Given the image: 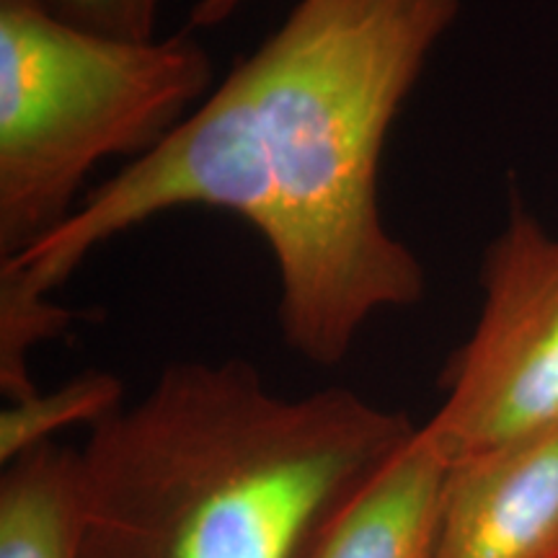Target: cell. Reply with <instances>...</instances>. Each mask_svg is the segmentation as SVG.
Wrapping results in <instances>:
<instances>
[{"label": "cell", "mask_w": 558, "mask_h": 558, "mask_svg": "<svg viewBox=\"0 0 558 558\" xmlns=\"http://www.w3.org/2000/svg\"><path fill=\"white\" fill-rule=\"evenodd\" d=\"M463 0H298L156 148L0 271L52 295L104 243L184 207L246 220L275 256L284 344L331 367L427 271L380 213L396 117Z\"/></svg>", "instance_id": "1"}, {"label": "cell", "mask_w": 558, "mask_h": 558, "mask_svg": "<svg viewBox=\"0 0 558 558\" xmlns=\"http://www.w3.org/2000/svg\"><path fill=\"white\" fill-rule=\"evenodd\" d=\"M414 432L349 388L284 399L246 360L173 362L81 450L83 558H300Z\"/></svg>", "instance_id": "2"}, {"label": "cell", "mask_w": 558, "mask_h": 558, "mask_svg": "<svg viewBox=\"0 0 558 558\" xmlns=\"http://www.w3.org/2000/svg\"><path fill=\"white\" fill-rule=\"evenodd\" d=\"M209 86L192 29L120 39L47 0H0V262L52 235L101 160L145 156Z\"/></svg>", "instance_id": "3"}, {"label": "cell", "mask_w": 558, "mask_h": 558, "mask_svg": "<svg viewBox=\"0 0 558 558\" xmlns=\"http://www.w3.org/2000/svg\"><path fill=\"white\" fill-rule=\"evenodd\" d=\"M478 282V320L424 424L450 465L558 427V233L514 205Z\"/></svg>", "instance_id": "4"}, {"label": "cell", "mask_w": 558, "mask_h": 558, "mask_svg": "<svg viewBox=\"0 0 558 558\" xmlns=\"http://www.w3.org/2000/svg\"><path fill=\"white\" fill-rule=\"evenodd\" d=\"M432 558H558V427L450 465Z\"/></svg>", "instance_id": "5"}, {"label": "cell", "mask_w": 558, "mask_h": 558, "mask_svg": "<svg viewBox=\"0 0 558 558\" xmlns=\"http://www.w3.org/2000/svg\"><path fill=\"white\" fill-rule=\"evenodd\" d=\"M450 460L416 427L326 514L300 558H432Z\"/></svg>", "instance_id": "6"}, {"label": "cell", "mask_w": 558, "mask_h": 558, "mask_svg": "<svg viewBox=\"0 0 558 558\" xmlns=\"http://www.w3.org/2000/svg\"><path fill=\"white\" fill-rule=\"evenodd\" d=\"M81 450L45 442L0 473V558H83Z\"/></svg>", "instance_id": "7"}, {"label": "cell", "mask_w": 558, "mask_h": 558, "mask_svg": "<svg viewBox=\"0 0 558 558\" xmlns=\"http://www.w3.org/2000/svg\"><path fill=\"white\" fill-rule=\"evenodd\" d=\"M124 407V386L117 375L88 369L54 390H37L29 399L9 401L0 411V463H11L24 452L75 424L94 429Z\"/></svg>", "instance_id": "8"}, {"label": "cell", "mask_w": 558, "mask_h": 558, "mask_svg": "<svg viewBox=\"0 0 558 558\" xmlns=\"http://www.w3.org/2000/svg\"><path fill=\"white\" fill-rule=\"evenodd\" d=\"M75 324V311L37 295L16 279L0 277V390L9 401L37 393L29 357L41 341L58 339Z\"/></svg>", "instance_id": "9"}, {"label": "cell", "mask_w": 558, "mask_h": 558, "mask_svg": "<svg viewBox=\"0 0 558 558\" xmlns=\"http://www.w3.org/2000/svg\"><path fill=\"white\" fill-rule=\"evenodd\" d=\"M83 29L120 39H156L166 0H47Z\"/></svg>", "instance_id": "10"}, {"label": "cell", "mask_w": 558, "mask_h": 558, "mask_svg": "<svg viewBox=\"0 0 558 558\" xmlns=\"http://www.w3.org/2000/svg\"><path fill=\"white\" fill-rule=\"evenodd\" d=\"M241 3L243 0H197L190 16L192 32L222 24V21H228L235 11H239Z\"/></svg>", "instance_id": "11"}]
</instances>
